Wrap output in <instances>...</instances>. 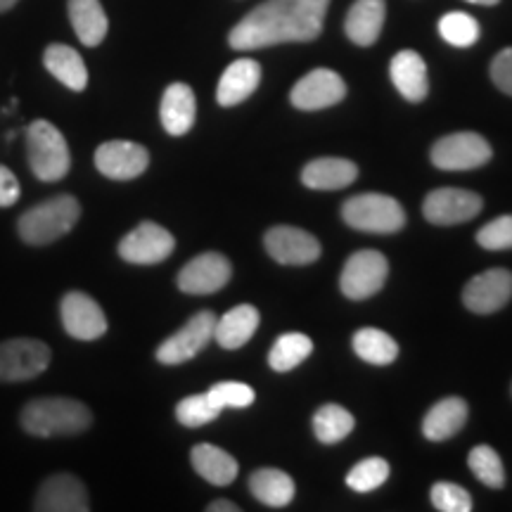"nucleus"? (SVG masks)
<instances>
[{"label":"nucleus","mask_w":512,"mask_h":512,"mask_svg":"<svg viewBox=\"0 0 512 512\" xmlns=\"http://www.w3.org/2000/svg\"><path fill=\"white\" fill-rule=\"evenodd\" d=\"M53 351L46 342L19 337L0 344V382H27L50 366Z\"/></svg>","instance_id":"nucleus-6"},{"label":"nucleus","mask_w":512,"mask_h":512,"mask_svg":"<svg viewBox=\"0 0 512 512\" xmlns=\"http://www.w3.org/2000/svg\"><path fill=\"white\" fill-rule=\"evenodd\" d=\"M24 432L31 437H74V434L86 432L93 422V413L88 411L86 403L67 399V396H43L24 406L19 415Z\"/></svg>","instance_id":"nucleus-2"},{"label":"nucleus","mask_w":512,"mask_h":512,"mask_svg":"<svg viewBox=\"0 0 512 512\" xmlns=\"http://www.w3.org/2000/svg\"><path fill=\"white\" fill-rule=\"evenodd\" d=\"M358 166L349 159L320 157L304 166L302 183L311 190H342L356 181Z\"/></svg>","instance_id":"nucleus-24"},{"label":"nucleus","mask_w":512,"mask_h":512,"mask_svg":"<svg viewBox=\"0 0 512 512\" xmlns=\"http://www.w3.org/2000/svg\"><path fill=\"white\" fill-rule=\"evenodd\" d=\"M95 166L112 181H133L150 166V152L131 140H107L95 150Z\"/></svg>","instance_id":"nucleus-12"},{"label":"nucleus","mask_w":512,"mask_h":512,"mask_svg":"<svg viewBox=\"0 0 512 512\" xmlns=\"http://www.w3.org/2000/svg\"><path fill=\"white\" fill-rule=\"evenodd\" d=\"M174 247L176 240L169 230L159 226V223L143 221L119 242V256L128 264L152 266L169 259Z\"/></svg>","instance_id":"nucleus-10"},{"label":"nucleus","mask_w":512,"mask_h":512,"mask_svg":"<svg viewBox=\"0 0 512 512\" xmlns=\"http://www.w3.org/2000/svg\"><path fill=\"white\" fill-rule=\"evenodd\" d=\"M512 297V273L505 268H491L475 275L463 290V302L472 313H489L501 311Z\"/></svg>","instance_id":"nucleus-15"},{"label":"nucleus","mask_w":512,"mask_h":512,"mask_svg":"<svg viewBox=\"0 0 512 512\" xmlns=\"http://www.w3.org/2000/svg\"><path fill=\"white\" fill-rule=\"evenodd\" d=\"M344 95H347V83H344L342 76L332 72V69L320 67L297 81V86L290 93V100L297 110L316 112L342 102Z\"/></svg>","instance_id":"nucleus-13"},{"label":"nucleus","mask_w":512,"mask_h":512,"mask_svg":"<svg viewBox=\"0 0 512 512\" xmlns=\"http://www.w3.org/2000/svg\"><path fill=\"white\" fill-rule=\"evenodd\" d=\"M342 219L351 228L363 230V233L389 235L399 233L406 226V211L394 197L380 195V192H366V195H356L344 202Z\"/></svg>","instance_id":"nucleus-5"},{"label":"nucleus","mask_w":512,"mask_h":512,"mask_svg":"<svg viewBox=\"0 0 512 512\" xmlns=\"http://www.w3.org/2000/svg\"><path fill=\"white\" fill-rule=\"evenodd\" d=\"M389 264L384 254L377 249H361V252L351 254L349 261L344 264L342 280L339 287L349 299H368L377 294L387 283Z\"/></svg>","instance_id":"nucleus-9"},{"label":"nucleus","mask_w":512,"mask_h":512,"mask_svg":"<svg viewBox=\"0 0 512 512\" xmlns=\"http://www.w3.org/2000/svg\"><path fill=\"white\" fill-rule=\"evenodd\" d=\"M19 3V0H0V12H8L15 8V5Z\"/></svg>","instance_id":"nucleus-43"},{"label":"nucleus","mask_w":512,"mask_h":512,"mask_svg":"<svg viewBox=\"0 0 512 512\" xmlns=\"http://www.w3.org/2000/svg\"><path fill=\"white\" fill-rule=\"evenodd\" d=\"M216 316L211 311L195 313L181 330L164 339L157 347V361L164 366H181L195 358L214 339Z\"/></svg>","instance_id":"nucleus-8"},{"label":"nucleus","mask_w":512,"mask_h":512,"mask_svg":"<svg viewBox=\"0 0 512 512\" xmlns=\"http://www.w3.org/2000/svg\"><path fill=\"white\" fill-rule=\"evenodd\" d=\"M330 0H266L228 34L233 50H261L280 43L316 41Z\"/></svg>","instance_id":"nucleus-1"},{"label":"nucleus","mask_w":512,"mask_h":512,"mask_svg":"<svg viewBox=\"0 0 512 512\" xmlns=\"http://www.w3.org/2000/svg\"><path fill=\"white\" fill-rule=\"evenodd\" d=\"M467 465H470L472 475H475L482 484L489 486V489H503L505 486L503 460L491 446L479 444L472 448L470 456H467Z\"/></svg>","instance_id":"nucleus-34"},{"label":"nucleus","mask_w":512,"mask_h":512,"mask_svg":"<svg viewBox=\"0 0 512 512\" xmlns=\"http://www.w3.org/2000/svg\"><path fill=\"white\" fill-rule=\"evenodd\" d=\"M389 477V463L384 458H366L361 463L351 467L347 475L349 489L358 491V494H368V491L380 489Z\"/></svg>","instance_id":"nucleus-36"},{"label":"nucleus","mask_w":512,"mask_h":512,"mask_svg":"<svg viewBox=\"0 0 512 512\" xmlns=\"http://www.w3.org/2000/svg\"><path fill=\"white\" fill-rule=\"evenodd\" d=\"M60 316L64 330L74 339H83V342H93L100 339L107 332V318L102 313L100 304L86 292H69L64 294Z\"/></svg>","instance_id":"nucleus-16"},{"label":"nucleus","mask_w":512,"mask_h":512,"mask_svg":"<svg viewBox=\"0 0 512 512\" xmlns=\"http://www.w3.org/2000/svg\"><path fill=\"white\" fill-rule=\"evenodd\" d=\"M479 22L467 12H446L439 19V36L453 48H470L479 41Z\"/></svg>","instance_id":"nucleus-33"},{"label":"nucleus","mask_w":512,"mask_h":512,"mask_svg":"<svg viewBox=\"0 0 512 512\" xmlns=\"http://www.w3.org/2000/svg\"><path fill=\"white\" fill-rule=\"evenodd\" d=\"M249 491L256 501L268 505V508H285L294 498V479L283 470L264 467L249 477Z\"/></svg>","instance_id":"nucleus-29"},{"label":"nucleus","mask_w":512,"mask_h":512,"mask_svg":"<svg viewBox=\"0 0 512 512\" xmlns=\"http://www.w3.org/2000/svg\"><path fill=\"white\" fill-rule=\"evenodd\" d=\"M351 344H354L356 356L370 366H389L399 356V344L394 342V337L377 328H361Z\"/></svg>","instance_id":"nucleus-31"},{"label":"nucleus","mask_w":512,"mask_h":512,"mask_svg":"<svg viewBox=\"0 0 512 512\" xmlns=\"http://www.w3.org/2000/svg\"><path fill=\"white\" fill-rule=\"evenodd\" d=\"M22 195V185L8 166L0 164V207H12Z\"/></svg>","instance_id":"nucleus-41"},{"label":"nucleus","mask_w":512,"mask_h":512,"mask_svg":"<svg viewBox=\"0 0 512 512\" xmlns=\"http://www.w3.org/2000/svg\"><path fill=\"white\" fill-rule=\"evenodd\" d=\"M27 155L34 176L43 183L62 181L72 169V155L62 131L46 119H38L27 128Z\"/></svg>","instance_id":"nucleus-4"},{"label":"nucleus","mask_w":512,"mask_h":512,"mask_svg":"<svg viewBox=\"0 0 512 512\" xmlns=\"http://www.w3.org/2000/svg\"><path fill=\"white\" fill-rule=\"evenodd\" d=\"M479 247L489 249V252H503V249H512V214L498 216V219L489 221L477 233Z\"/></svg>","instance_id":"nucleus-39"},{"label":"nucleus","mask_w":512,"mask_h":512,"mask_svg":"<svg viewBox=\"0 0 512 512\" xmlns=\"http://www.w3.org/2000/svg\"><path fill=\"white\" fill-rule=\"evenodd\" d=\"M467 422V403L460 396H448L430 408L422 420V434L430 441H446L463 430Z\"/></svg>","instance_id":"nucleus-25"},{"label":"nucleus","mask_w":512,"mask_h":512,"mask_svg":"<svg viewBox=\"0 0 512 512\" xmlns=\"http://www.w3.org/2000/svg\"><path fill=\"white\" fill-rule=\"evenodd\" d=\"M261 83V64L249 57L235 60L228 64V69L223 72L219 88H216V100L221 107H233L245 102Z\"/></svg>","instance_id":"nucleus-21"},{"label":"nucleus","mask_w":512,"mask_h":512,"mask_svg":"<svg viewBox=\"0 0 512 512\" xmlns=\"http://www.w3.org/2000/svg\"><path fill=\"white\" fill-rule=\"evenodd\" d=\"M34 510L38 512H88L91 501H88V491L79 477L60 475L48 477L38 489Z\"/></svg>","instance_id":"nucleus-18"},{"label":"nucleus","mask_w":512,"mask_h":512,"mask_svg":"<svg viewBox=\"0 0 512 512\" xmlns=\"http://www.w3.org/2000/svg\"><path fill=\"white\" fill-rule=\"evenodd\" d=\"M259 323H261L259 309L252 304H240L235 306V309L223 313L221 318H216L214 339L223 349H240L254 337Z\"/></svg>","instance_id":"nucleus-23"},{"label":"nucleus","mask_w":512,"mask_h":512,"mask_svg":"<svg viewBox=\"0 0 512 512\" xmlns=\"http://www.w3.org/2000/svg\"><path fill=\"white\" fill-rule=\"evenodd\" d=\"M491 81L496 83L498 91L512 98V48L501 50L491 62Z\"/></svg>","instance_id":"nucleus-40"},{"label":"nucleus","mask_w":512,"mask_h":512,"mask_svg":"<svg viewBox=\"0 0 512 512\" xmlns=\"http://www.w3.org/2000/svg\"><path fill=\"white\" fill-rule=\"evenodd\" d=\"M484 209V200L472 190L439 188L432 190L422 204V214L434 226H456L472 221Z\"/></svg>","instance_id":"nucleus-11"},{"label":"nucleus","mask_w":512,"mask_h":512,"mask_svg":"<svg viewBox=\"0 0 512 512\" xmlns=\"http://www.w3.org/2000/svg\"><path fill=\"white\" fill-rule=\"evenodd\" d=\"M207 512H240V508L235 503L223 501V498H219V501L207 505Z\"/></svg>","instance_id":"nucleus-42"},{"label":"nucleus","mask_w":512,"mask_h":512,"mask_svg":"<svg viewBox=\"0 0 512 512\" xmlns=\"http://www.w3.org/2000/svg\"><path fill=\"white\" fill-rule=\"evenodd\" d=\"M356 420L347 408L337 406V403H325L320 406L316 415H313V432L320 444H339L354 432Z\"/></svg>","instance_id":"nucleus-32"},{"label":"nucleus","mask_w":512,"mask_h":512,"mask_svg":"<svg viewBox=\"0 0 512 512\" xmlns=\"http://www.w3.org/2000/svg\"><path fill=\"white\" fill-rule=\"evenodd\" d=\"M43 64L57 81L64 83L69 91H86L88 86V69L83 57L74 48L64 46V43H53L43 53Z\"/></svg>","instance_id":"nucleus-26"},{"label":"nucleus","mask_w":512,"mask_h":512,"mask_svg":"<svg viewBox=\"0 0 512 512\" xmlns=\"http://www.w3.org/2000/svg\"><path fill=\"white\" fill-rule=\"evenodd\" d=\"M389 76L403 98L408 102H422L430 91L427 81V64L415 50H401L392 57L389 64Z\"/></svg>","instance_id":"nucleus-20"},{"label":"nucleus","mask_w":512,"mask_h":512,"mask_svg":"<svg viewBox=\"0 0 512 512\" xmlns=\"http://www.w3.org/2000/svg\"><path fill=\"white\" fill-rule=\"evenodd\" d=\"M384 17H387L384 0H356L344 19V31H347L349 41L361 48L373 46L382 34Z\"/></svg>","instance_id":"nucleus-22"},{"label":"nucleus","mask_w":512,"mask_h":512,"mask_svg":"<svg viewBox=\"0 0 512 512\" xmlns=\"http://www.w3.org/2000/svg\"><path fill=\"white\" fill-rule=\"evenodd\" d=\"M311 351V337H306L304 332H285V335L275 339L271 351H268V366L275 373H290L292 368H297L299 363H304L311 356Z\"/></svg>","instance_id":"nucleus-30"},{"label":"nucleus","mask_w":512,"mask_h":512,"mask_svg":"<svg viewBox=\"0 0 512 512\" xmlns=\"http://www.w3.org/2000/svg\"><path fill=\"white\" fill-rule=\"evenodd\" d=\"M494 150L479 133L460 131L437 140L432 147V164L444 171H470L489 162Z\"/></svg>","instance_id":"nucleus-7"},{"label":"nucleus","mask_w":512,"mask_h":512,"mask_svg":"<svg viewBox=\"0 0 512 512\" xmlns=\"http://www.w3.org/2000/svg\"><path fill=\"white\" fill-rule=\"evenodd\" d=\"M233 266L219 252H204L188 261L178 273V287L185 294H214L228 285Z\"/></svg>","instance_id":"nucleus-14"},{"label":"nucleus","mask_w":512,"mask_h":512,"mask_svg":"<svg viewBox=\"0 0 512 512\" xmlns=\"http://www.w3.org/2000/svg\"><path fill=\"white\" fill-rule=\"evenodd\" d=\"M159 117L169 136H185L195 124L197 100L188 83H171L162 95Z\"/></svg>","instance_id":"nucleus-19"},{"label":"nucleus","mask_w":512,"mask_h":512,"mask_svg":"<svg viewBox=\"0 0 512 512\" xmlns=\"http://www.w3.org/2000/svg\"><path fill=\"white\" fill-rule=\"evenodd\" d=\"M432 505L441 512H470L472 496L460 484L437 482L432 486Z\"/></svg>","instance_id":"nucleus-38"},{"label":"nucleus","mask_w":512,"mask_h":512,"mask_svg":"<svg viewBox=\"0 0 512 512\" xmlns=\"http://www.w3.org/2000/svg\"><path fill=\"white\" fill-rule=\"evenodd\" d=\"M190 460L197 475L214 486H228L240 470L238 460L214 444H197L190 451Z\"/></svg>","instance_id":"nucleus-27"},{"label":"nucleus","mask_w":512,"mask_h":512,"mask_svg":"<svg viewBox=\"0 0 512 512\" xmlns=\"http://www.w3.org/2000/svg\"><path fill=\"white\" fill-rule=\"evenodd\" d=\"M467 3H475V5H498L501 0H467Z\"/></svg>","instance_id":"nucleus-44"},{"label":"nucleus","mask_w":512,"mask_h":512,"mask_svg":"<svg viewBox=\"0 0 512 512\" xmlns=\"http://www.w3.org/2000/svg\"><path fill=\"white\" fill-rule=\"evenodd\" d=\"M264 242L268 254L283 266H306L320 256V242L302 228L275 226L268 230Z\"/></svg>","instance_id":"nucleus-17"},{"label":"nucleus","mask_w":512,"mask_h":512,"mask_svg":"<svg viewBox=\"0 0 512 512\" xmlns=\"http://www.w3.org/2000/svg\"><path fill=\"white\" fill-rule=\"evenodd\" d=\"M81 219V204L72 195H57L24 211L17 221V233L27 245L43 247L64 238Z\"/></svg>","instance_id":"nucleus-3"},{"label":"nucleus","mask_w":512,"mask_h":512,"mask_svg":"<svg viewBox=\"0 0 512 512\" xmlns=\"http://www.w3.org/2000/svg\"><path fill=\"white\" fill-rule=\"evenodd\" d=\"M209 396L221 411L223 408H247L256 399L254 389L245 382H216L209 389Z\"/></svg>","instance_id":"nucleus-37"},{"label":"nucleus","mask_w":512,"mask_h":512,"mask_svg":"<svg viewBox=\"0 0 512 512\" xmlns=\"http://www.w3.org/2000/svg\"><path fill=\"white\" fill-rule=\"evenodd\" d=\"M69 22H72L79 41L88 48L100 46L110 29L100 0H69Z\"/></svg>","instance_id":"nucleus-28"},{"label":"nucleus","mask_w":512,"mask_h":512,"mask_svg":"<svg viewBox=\"0 0 512 512\" xmlns=\"http://www.w3.org/2000/svg\"><path fill=\"white\" fill-rule=\"evenodd\" d=\"M219 415H221V408L216 406L209 392L188 396V399H183L176 406V420L181 422L183 427L209 425V422H214Z\"/></svg>","instance_id":"nucleus-35"}]
</instances>
